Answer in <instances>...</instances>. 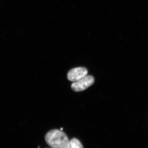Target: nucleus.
I'll list each match as a JSON object with an SVG mask.
<instances>
[{
	"mask_svg": "<svg viewBox=\"0 0 148 148\" xmlns=\"http://www.w3.org/2000/svg\"><path fill=\"white\" fill-rule=\"evenodd\" d=\"M45 140L51 148H69L70 141L66 133L62 130H51L45 135Z\"/></svg>",
	"mask_w": 148,
	"mask_h": 148,
	"instance_id": "f257e3e1",
	"label": "nucleus"
},
{
	"mask_svg": "<svg viewBox=\"0 0 148 148\" xmlns=\"http://www.w3.org/2000/svg\"><path fill=\"white\" fill-rule=\"evenodd\" d=\"M94 82V78L92 76H86L77 81L73 82L71 85V88L76 92L83 91L91 86Z\"/></svg>",
	"mask_w": 148,
	"mask_h": 148,
	"instance_id": "f03ea898",
	"label": "nucleus"
},
{
	"mask_svg": "<svg viewBox=\"0 0 148 148\" xmlns=\"http://www.w3.org/2000/svg\"><path fill=\"white\" fill-rule=\"evenodd\" d=\"M87 69L84 67H78L70 70L67 74L68 79L70 81L75 82L86 76Z\"/></svg>",
	"mask_w": 148,
	"mask_h": 148,
	"instance_id": "7ed1b4c3",
	"label": "nucleus"
},
{
	"mask_svg": "<svg viewBox=\"0 0 148 148\" xmlns=\"http://www.w3.org/2000/svg\"><path fill=\"white\" fill-rule=\"evenodd\" d=\"M69 148H83V147L78 139L74 138L70 140Z\"/></svg>",
	"mask_w": 148,
	"mask_h": 148,
	"instance_id": "20e7f679",
	"label": "nucleus"
}]
</instances>
